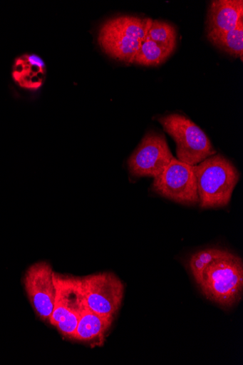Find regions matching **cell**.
<instances>
[{
    "mask_svg": "<svg viewBox=\"0 0 243 365\" xmlns=\"http://www.w3.org/2000/svg\"><path fill=\"white\" fill-rule=\"evenodd\" d=\"M202 209L227 206L239 180V173L224 156L216 154L192 165Z\"/></svg>",
    "mask_w": 243,
    "mask_h": 365,
    "instance_id": "1",
    "label": "cell"
},
{
    "mask_svg": "<svg viewBox=\"0 0 243 365\" xmlns=\"http://www.w3.org/2000/svg\"><path fill=\"white\" fill-rule=\"evenodd\" d=\"M152 19L120 16L109 19L100 26L98 45L113 58L133 63L142 43L147 39Z\"/></svg>",
    "mask_w": 243,
    "mask_h": 365,
    "instance_id": "2",
    "label": "cell"
},
{
    "mask_svg": "<svg viewBox=\"0 0 243 365\" xmlns=\"http://www.w3.org/2000/svg\"><path fill=\"white\" fill-rule=\"evenodd\" d=\"M204 295L223 307H232L242 297L243 265L240 257L230 252L212 262L198 284Z\"/></svg>",
    "mask_w": 243,
    "mask_h": 365,
    "instance_id": "3",
    "label": "cell"
},
{
    "mask_svg": "<svg viewBox=\"0 0 243 365\" xmlns=\"http://www.w3.org/2000/svg\"><path fill=\"white\" fill-rule=\"evenodd\" d=\"M177 143L178 160L195 165L217 154L205 133L190 119L180 114H170L157 119Z\"/></svg>",
    "mask_w": 243,
    "mask_h": 365,
    "instance_id": "4",
    "label": "cell"
},
{
    "mask_svg": "<svg viewBox=\"0 0 243 365\" xmlns=\"http://www.w3.org/2000/svg\"><path fill=\"white\" fill-rule=\"evenodd\" d=\"M56 299L49 323L60 334L73 339L80 316L86 307L80 277L54 272Z\"/></svg>",
    "mask_w": 243,
    "mask_h": 365,
    "instance_id": "5",
    "label": "cell"
},
{
    "mask_svg": "<svg viewBox=\"0 0 243 365\" xmlns=\"http://www.w3.org/2000/svg\"><path fill=\"white\" fill-rule=\"evenodd\" d=\"M86 307L103 317L113 318L121 307L124 284L113 273L102 272L80 277Z\"/></svg>",
    "mask_w": 243,
    "mask_h": 365,
    "instance_id": "6",
    "label": "cell"
},
{
    "mask_svg": "<svg viewBox=\"0 0 243 365\" xmlns=\"http://www.w3.org/2000/svg\"><path fill=\"white\" fill-rule=\"evenodd\" d=\"M175 159L166 140L160 133L149 131L132 153L128 161L130 175L135 178L161 175Z\"/></svg>",
    "mask_w": 243,
    "mask_h": 365,
    "instance_id": "7",
    "label": "cell"
},
{
    "mask_svg": "<svg viewBox=\"0 0 243 365\" xmlns=\"http://www.w3.org/2000/svg\"><path fill=\"white\" fill-rule=\"evenodd\" d=\"M152 189L173 202L187 205L199 203L197 180L192 165L175 158L154 179Z\"/></svg>",
    "mask_w": 243,
    "mask_h": 365,
    "instance_id": "8",
    "label": "cell"
},
{
    "mask_svg": "<svg viewBox=\"0 0 243 365\" xmlns=\"http://www.w3.org/2000/svg\"><path fill=\"white\" fill-rule=\"evenodd\" d=\"M54 272L50 263L33 264L24 277V285L29 302L38 317L49 322L53 313L56 289Z\"/></svg>",
    "mask_w": 243,
    "mask_h": 365,
    "instance_id": "9",
    "label": "cell"
},
{
    "mask_svg": "<svg viewBox=\"0 0 243 365\" xmlns=\"http://www.w3.org/2000/svg\"><path fill=\"white\" fill-rule=\"evenodd\" d=\"M243 21L242 0H215L208 9L206 32L222 33L235 29Z\"/></svg>",
    "mask_w": 243,
    "mask_h": 365,
    "instance_id": "10",
    "label": "cell"
},
{
    "mask_svg": "<svg viewBox=\"0 0 243 365\" xmlns=\"http://www.w3.org/2000/svg\"><path fill=\"white\" fill-rule=\"evenodd\" d=\"M113 322V318L98 314L86 307L80 316L72 340L83 343L100 341Z\"/></svg>",
    "mask_w": 243,
    "mask_h": 365,
    "instance_id": "11",
    "label": "cell"
},
{
    "mask_svg": "<svg viewBox=\"0 0 243 365\" xmlns=\"http://www.w3.org/2000/svg\"><path fill=\"white\" fill-rule=\"evenodd\" d=\"M43 60L36 55H24L15 63L13 76L23 88L36 89L42 85L41 73H44Z\"/></svg>",
    "mask_w": 243,
    "mask_h": 365,
    "instance_id": "12",
    "label": "cell"
},
{
    "mask_svg": "<svg viewBox=\"0 0 243 365\" xmlns=\"http://www.w3.org/2000/svg\"><path fill=\"white\" fill-rule=\"evenodd\" d=\"M207 38L214 46L234 58L242 61L243 56V21L229 31L212 33Z\"/></svg>",
    "mask_w": 243,
    "mask_h": 365,
    "instance_id": "13",
    "label": "cell"
},
{
    "mask_svg": "<svg viewBox=\"0 0 243 365\" xmlns=\"http://www.w3.org/2000/svg\"><path fill=\"white\" fill-rule=\"evenodd\" d=\"M172 52L147 38L138 49L133 63L145 66H157L165 62Z\"/></svg>",
    "mask_w": 243,
    "mask_h": 365,
    "instance_id": "14",
    "label": "cell"
},
{
    "mask_svg": "<svg viewBox=\"0 0 243 365\" xmlns=\"http://www.w3.org/2000/svg\"><path fill=\"white\" fill-rule=\"evenodd\" d=\"M227 252V250L220 248H208L199 251L191 256L189 260V267L197 284L200 283L208 265L224 255Z\"/></svg>",
    "mask_w": 243,
    "mask_h": 365,
    "instance_id": "15",
    "label": "cell"
},
{
    "mask_svg": "<svg viewBox=\"0 0 243 365\" xmlns=\"http://www.w3.org/2000/svg\"><path fill=\"white\" fill-rule=\"evenodd\" d=\"M147 38L172 51L176 48V29L167 22L152 20Z\"/></svg>",
    "mask_w": 243,
    "mask_h": 365,
    "instance_id": "16",
    "label": "cell"
}]
</instances>
